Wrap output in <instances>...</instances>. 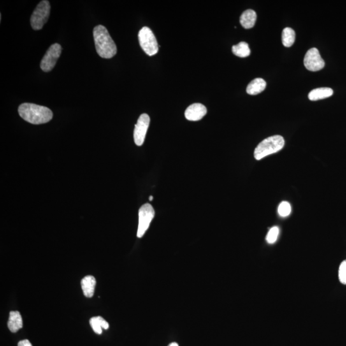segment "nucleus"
Segmentation results:
<instances>
[{
    "instance_id": "6ab92c4d",
    "label": "nucleus",
    "mask_w": 346,
    "mask_h": 346,
    "mask_svg": "<svg viewBox=\"0 0 346 346\" xmlns=\"http://www.w3.org/2000/svg\"><path fill=\"white\" fill-rule=\"evenodd\" d=\"M278 213L283 217H287L291 212V206L287 201H282L278 206Z\"/></svg>"
},
{
    "instance_id": "f8f14e48",
    "label": "nucleus",
    "mask_w": 346,
    "mask_h": 346,
    "mask_svg": "<svg viewBox=\"0 0 346 346\" xmlns=\"http://www.w3.org/2000/svg\"><path fill=\"white\" fill-rule=\"evenodd\" d=\"M8 327L12 333H16L23 327L22 315L18 311H11L9 314Z\"/></svg>"
},
{
    "instance_id": "a211bd4d",
    "label": "nucleus",
    "mask_w": 346,
    "mask_h": 346,
    "mask_svg": "<svg viewBox=\"0 0 346 346\" xmlns=\"http://www.w3.org/2000/svg\"><path fill=\"white\" fill-rule=\"evenodd\" d=\"M279 228L278 226H274L271 227L270 230L269 231L268 236L266 237V241L269 244L272 245L276 243L277 241L278 237L279 236Z\"/></svg>"
},
{
    "instance_id": "1a4fd4ad",
    "label": "nucleus",
    "mask_w": 346,
    "mask_h": 346,
    "mask_svg": "<svg viewBox=\"0 0 346 346\" xmlns=\"http://www.w3.org/2000/svg\"><path fill=\"white\" fill-rule=\"evenodd\" d=\"M150 123V116L146 113H143L139 117L138 123L135 125L134 132V141L136 145L141 146L143 145Z\"/></svg>"
},
{
    "instance_id": "ddd939ff",
    "label": "nucleus",
    "mask_w": 346,
    "mask_h": 346,
    "mask_svg": "<svg viewBox=\"0 0 346 346\" xmlns=\"http://www.w3.org/2000/svg\"><path fill=\"white\" fill-rule=\"evenodd\" d=\"M257 21V13L252 9L244 12L240 18L241 25L246 29H252Z\"/></svg>"
},
{
    "instance_id": "7ed1b4c3",
    "label": "nucleus",
    "mask_w": 346,
    "mask_h": 346,
    "mask_svg": "<svg viewBox=\"0 0 346 346\" xmlns=\"http://www.w3.org/2000/svg\"><path fill=\"white\" fill-rule=\"evenodd\" d=\"M285 145L284 139L281 136H274L264 139L255 148L254 157L257 160H261L269 155L277 153Z\"/></svg>"
},
{
    "instance_id": "2eb2a0df",
    "label": "nucleus",
    "mask_w": 346,
    "mask_h": 346,
    "mask_svg": "<svg viewBox=\"0 0 346 346\" xmlns=\"http://www.w3.org/2000/svg\"><path fill=\"white\" fill-rule=\"evenodd\" d=\"M266 81L262 78H255L248 85L246 92L248 94L257 95L263 92L266 87Z\"/></svg>"
},
{
    "instance_id": "aec40b11",
    "label": "nucleus",
    "mask_w": 346,
    "mask_h": 346,
    "mask_svg": "<svg viewBox=\"0 0 346 346\" xmlns=\"http://www.w3.org/2000/svg\"><path fill=\"white\" fill-rule=\"evenodd\" d=\"M338 279L341 283L346 285V260L343 261L339 267Z\"/></svg>"
},
{
    "instance_id": "0eeeda50",
    "label": "nucleus",
    "mask_w": 346,
    "mask_h": 346,
    "mask_svg": "<svg viewBox=\"0 0 346 346\" xmlns=\"http://www.w3.org/2000/svg\"><path fill=\"white\" fill-rule=\"evenodd\" d=\"M61 52L62 47L59 44L55 43L51 46L41 60L40 67L42 70L45 72L52 71L56 65Z\"/></svg>"
},
{
    "instance_id": "f3484780",
    "label": "nucleus",
    "mask_w": 346,
    "mask_h": 346,
    "mask_svg": "<svg viewBox=\"0 0 346 346\" xmlns=\"http://www.w3.org/2000/svg\"><path fill=\"white\" fill-rule=\"evenodd\" d=\"M282 43L285 47H290L293 45L296 39V33L291 28L287 27L283 29L282 35Z\"/></svg>"
},
{
    "instance_id": "5701e85b",
    "label": "nucleus",
    "mask_w": 346,
    "mask_h": 346,
    "mask_svg": "<svg viewBox=\"0 0 346 346\" xmlns=\"http://www.w3.org/2000/svg\"><path fill=\"white\" fill-rule=\"evenodd\" d=\"M18 346H32L29 340H23L20 341L18 343Z\"/></svg>"
},
{
    "instance_id": "9d476101",
    "label": "nucleus",
    "mask_w": 346,
    "mask_h": 346,
    "mask_svg": "<svg viewBox=\"0 0 346 346\" xmlns=\"http://www.w3.org/2000/svg\"><path fill=\"white\" fill-rule=\"evenodd\" d=\"M207 113V109L201 103H194L190 105L185 112V118L191 122L201 120Z\"/></svg>"
},
{
    "instance_id": "4be33fe9",
    "label": "nucleus",
    "mask_w": 346,
    "mask_h": 346,
    "mask_svg": "<svg viewBox=\"0 0 346 346\" xmlns=\"http://www.w3.org/2000/svg\"><path fill=\"white\" fill-rule=\"evenodd\" d=\"M97 320H98L99 324H100L102 328L104 329H108L109 327V324L107 321L103 319V317L101 316H97Z\"/></svg>"
},
{
    "instance_id": "412c9836",
    "label": "nucleus",
    "mask_w": 346,
    "mask_h": 346,
    "mask_svg": "<svg viewBox=\"0 0 346 346\" xmlns=\"http://www.w3.org/2000/svg\"><path fill=\"white\" fill-rule=\"evenodd\" d=\"M90 326L95 333L101 335L102 333V327L96 317H92L89 320Z\"/></svg>"
},
{
    "instance_id": "393cba45",
    "label": "nucleus",
    "mask_w": 346,
    "mask_h": 346,
    "mask_svg": "<svg viewBox=\"0 0 346 346\" xmlns=\"http://www.w3.org/2000/svg\"><path fill=\"white\" fill-rule=\"evenodd\" d=\"M153 197L152 196H150L149 200L150 201H153Z\"/></svg>"
},
{
    "instance_id": "20e7f679",
    "label": "nucleus",
    "mask_w": 346,
    "mask_h": 346,
    "mask_svg": "<svg viewBox=\"0 0 346 346\" xmlns=\"http://www.w3.org/2000/svg\"><path fill=\"white\" fill-rule=\"evenodd\" d=\"M141 47L146 54L153 56L159 52V45L152 30L147 27H143L138 34Z\"/></svg>"
},
{
    "instance_id": "4468645a",
    "label": "nucleus",
    "mask_w": 346,
    "mask_h": 346,
    "mask_svg": "<svg viewBox=\"0 0 346 346\" xmlns=\"http://www.w3.org/2000/svg\"><path fill=\"white\" fill-rule=\"evenodd\" d=\"M333 94V90L329 87L317 88L312 90L308 94V99L311 101H317L327 98Z\"/></svg>"
},
{
    "instance_id": "9b49d317",
    "label": "nucleus",
    "mask_w": 346,
    "mask_h": 346,
    "mask_svg": "<svg viewBox=\"0 0 346 346\" xmlns=\"http://www.w3.org/2000/svg\"><path fill=\"white\" fill-rule=\"evenodd\" d=\"M96 284V280L93 276H86L81 280V286L85 297L92 298L93 296Z\"/></svg>"
},
{
    "instance_id": "39448f33",
    "label": "nucleus",
    "mask_w": 346,
    "mask_h": 346,
    "mask_svg": "<svg viewBox=\"0 0 346 346\" xmlns=\"http://www.w3.org/2000/svg\"><path fill=\"white\" fill-rule=\"evenodd\" d=\"M50 2L46 0L41 2L38 5L30 18L32 29L35 30L43 29L50 17Z\"/></svg>"
},
{
    "instance_id": "b1692460",
    "label": "nucleus",
    "mask_w": 346,
    "mask_h": 346,
    "mask_svg": "<svg viewBox=\"0 0 346 346\" xmlns=\"http://www.w3.org/2000/svg\"><path fill=\"white\" fill-rule=\"evenodd\" d=\"M168 346H179L178 343L176 342H172Z\"/></svg>"
},
{
    "instance_id": "f257e3e1",
    "label": "nucleus",
    "mask_w": 346,
    "mask_h": 346,
    "mask_svg": "<svg viewBox=\"0 0 346 346\" xmlns=\"http://www.w3.org/2000/svg\"><path fill=\"white\" fill-rule=\"evenodd\" d=\"M18 112L23 120L34 125L45 124L53 118V112L50 108L34 103L21 104Z\"/></svg>"
},
{
    "instance_id": "423d86ee",
    "label": "nucleus",
    "mask_w": 346,
    "mask_h": 346,
    "mask_svg": "<svg viewBox=\"0 0 346 346\" xmlns=\"http://www.w3.org/2000/svg\"><path fill=\"white\" fill-rule=\"evenodd\" d=\"M155 216V210L149 203H146L141 206L139 211V226L138 238H143L146 232L148 230L151 222Z\"/></svg>"
},
{
    "instance_id": "dca6fc26",
    "label": "nucleus",
    "mask_w": 346,
    "mask_h": 346,
    "mask_svg": "<svg viewBox=\"0 0 346 346\" xmlns=\"http://www.w3.org/2000/svg\"><path fill=\"white\" fill-rule=\"evenodd\" d=\"M232 52L236 56L245 58L250 56L251 50L247 43L241 42L238 45L232 46Z\"/></svg>"
},
{
    "instance_id": "6e6552de",
    "label": "nucleus",
    "mask_w": 346,
    "mask_h": 346,
    "mask_svg": "<svg viewBox=\"0 0 346 346\" xmlns=\"http://www.w3.org/2000/svg\"><path fill=\"white\" fill-rule=\"evenodd\" d=\"M304 65L309 71H317L324 68L325 62L320 57L319 50L317 48H313L306 52L304 59Z\"/></svg>"
},
{
    "instance_id": "f03ea898",
    "label": "nucleus",
    "mask_w": 346,
    "mask_h": 346,
    "mask_svg": "<svg viewBox=\"0 0 346 346\" xmlns=\"http://www.w3.org/2000/svg\"><path fill=\"white\" fill-rule=\"evenodd\" d=\"M94 40L97 54L103 59H111L117 53V46L107 29L97 25L93 30Z\"/></svg>"
}]
</instances>
